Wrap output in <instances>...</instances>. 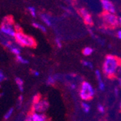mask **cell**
I'll use <instances>...</instances> for the list:
<instances>
[{
  "label": "cell",
  "mask_w": 121,
  "mask_h": 121,
  "mask_svg": "<svg viewBox=\"0 0 121 121\" xmlns=\"http://www.w3.org/2000/svg\"><path fill=\"white\" fill-rule=\"evenodd\" d=\"M121 64V59L117 57L109 54L104 58L102 70L108 78H112L117 75L118 68Z\"/></svg>",
  "instance_id": "1"
},
{
  "label": "cell",
  "mask_w": 121,
  "mask_h": 121,
  "mask_svg": "<svg viewBox=\"0 0 121 121\" xmlns=\"http://www.w3.org/2000/svg\"><path fill=\"white\" fill-rule=\"evenodd\" d=\"M95 95V89L93 86L87 81H84L80 88L79 96L83 101L92 99Z\"/></svg>",
  "instance_id": "2"
},
{
  "label": "cell",
  "mask_w": 121,
  "mask_h": 121,
  "mask_svg": "<svg viewBox=\"0 0 121 121\" xmlns=\"http://www.w3.org/2000/svg\"><path fill=\"white\" fill-rule=\"evenodd\" d=\"M17 42L23 47H35L36 46V42L35 39L27 35H25L22 32H17L14 36Z\"/></svg>",
  "instance_id": "3"
},
{
  "label": "cell",
  "mask_w": 121,
  "mask_h": 121,
  "mask_svg": "<svg viewBox=\"0 0 121 121\" xmlns=\"http://www.w3.org/2000/svg\"><path fill=\"white\" fill-rule=\"evenodd\" d=\"M102 17L104 23L110 27H117L119 25L118 18L115 14L104 12Z\"/></svg>",
  "instance_id": "4"
},
{
  "label": "cell",
  "mask_w": 121,
  "mask_h": 121,
  "mask_svg": "<svg viewBox=\"0 0 121 121\" xmlns=\"http://www.w3.org/2000/svg\"><path fill=\"white\" fill-rule=\"evenodd\" d=\"M48 107L49 103L46 99H38L34 103L33 110L35 112L43 113L44 111L47 110Z\"/></svg>",
  "instance_id": "5"
},
{
  "label": "cell",
  "mask_w": 121,
  "mask_h": 121,
  "mask_svg": "<svg viewBox=\"0 0 121 121\" xmlns=\"http://www.w3.org/2000/svg\"><path fill=\"white\" fill-rule=\"evenodd\" d=\"M0 31L4 34L9 36L14 37L15 35H16V31H15L14 27L12 25L11 23H9V21H6L3 23L2 26L0 27Z\"/></svg>",
  "instance_id": "6"
},
{
  "label": "cell",
  "mask_w": 121,
  "mask_h": 121,
  "mask_svg": "<svg viewBox=\"0 0 121 121\" xmlns=\"http://www.w3.org/2000/svg\"><path fill=\"white\" fill-rule=\"evenodd\" d=\"M101 4L104 12L111 13V14H114L115 12V5L110 0H102Z\"/></svg>",
  "instance_id": "7"
},
{
  "label": "cell",
  "mask_w": 121,
  "mask_h": 121,
  "mask_svg": "<svg viewBox=\"0 0 121 121\" xmlns=\"http://www.w3.org/2000/svg\"><path fill=\"white\" fill-rule=\"evenodd\" d=\"M79 11L84 23L88 25H92L93 24V19L92 16H91V15L89 14V12L85 8H81L79 9Z\"/></svg>",
  "instance_id": "8"
},
{
  "label": "cell",
  "mask_w": 121,
  "mask_h": 121,
  "mask_svg": "<svg viewBox=\"0 0 121 121\" xmlns=\"http://www.w3.org/2000/svg\"><path fill=\"white\" fill-rule=\"evenodd\" d=\"M30 115H31L33 121H46L47 120L46 115H44L43 113L33 112Z\"/></svg>",
  "instance_id": "9"
},
{
  "label": "cell",
  "mask_w": 121,
  "mask_h": 121,
  "mask_svg": "<svg viewBox=\"0 0 121 121\" xmlns=\"http://www.w3.org/2000/svg\"><path fill=\"white\" fill-rule=\"evenodd\" d=\"M95 75H96V78L97 79V81H98V86H99V89L100 91H104V88H105V85H104V83L102 81V75H101V73L99 70H97L95 71Z\"/></svg>",
  "instance_id": "10"
},
{
  "label": "cell",
  "mask_w": 121,
  "mask_h": 121,
  "mask_svg": "<svg viewBox=\"0 0 121 121\" xmlns=\"http://www.w3.org/2000/svg\"><path fill=\"white\" fill-rule=\"evenodd\" d=\"M40 18L42 20V21L45 23L46 24V25L48 26H51V24H52V21H51V17L48 15L47 14H42L40 15Z\"/></svg>",
  "instance_id": "11"
},
{
  "label": "cell",
  "mask_w": 121,
  "mask_h": 121,
  "mask_svg": "<svg viewBox=\"0 0 121 121\" xmlns=\"http://www.w3.org/2000/svg\"><path fill=\"white\" fill-rule=\"evenodd\" d=\"M15 83H17L19 90L21 92H22L23 90H24V86H24V81H23V80L20 78H15Z\"/></svg>",
  "instance_id": "12"
},
{
  "label": "cell",
  "mask_w": 121,
  "mask_h": 121,
  "mask_svg": "<svg viewBox=\"0 0 121 121\" xmlns=\"http://www.w3.org/2000/svg\"><path fill=\"white\" fill-rule=\"evenodd\" d=\"M33 26L34 28H35L40 30V31H42V32H43V33H46V31H47L46 28H45L44 25H43L38 23L33 22Z\"/></svg>",
  "instance_id": "13"
},
{
  "label": "cell",
  "mask_w": 121,
  "mask_h": 121,
  "mask_svg": "<svg viewBox=\"0 0 121 121\" xmlns=\"http://www.w3.org/2000/svg\"><path fill=\"white\" fill-rule=\"evenodd\" d=\"M82 53L84 56H89L93 53V49L89 47H86L83 49Z\"/></svg>",
  "instance_id": "14"
},
{
  "label": "cell",
  "mask_w": 121,
  "mask_h": 121,
  "mask_svg": "<svg viewBox=\"0 0 121 121\" xmlns=\"http://www.w3.org/2000/svg\"><path fill=\"white\" fill-rule=\"evenodd\" d=\"M82 108L84 112L87 113L90 111V105L88 103H86V102H83L82 103Z\"/></svg>",
  "instance_id": "15"
},
{
  "label": "cell",
  "mask_w": 121,
  "mask_h": 121,
  "mask_svg": "<svg viewBox=\"0 0 121 121\" xmlns=\"http://www.w3.org/2000/svg\"><path fill=\"white\" fill-rule=\"evenodd\" d=\"M56 81V76H53V75H49L47 78V83L48 85H53Z\"/></svg>",
  "instance_id": "16"
},
{
  "label": "cell",
  "mask_w": 121,
  "mask_h": 121,
  "mask_svg": "<svg viewBox=\"0 0 121 121\" xmlns=\"http://www.w3.org/2000/svg\"><path fill=\"white\" fill-rule=\"evenodd\" d=\"M82 65H84V67H87L90 69H92L93 68V65L92 63L89 62V61H87V60H82V61L81 62Z\"/></svg>",
  "instance_id": "17"
},
{
  "label": "cell",
  "mask_w": 121,
  "mask_h": 121,
  "mask_svg": "<svg viewBox=\"0 0 121 121\" xmlns=\"http://www.w3.org/2000/svg\"><path fill=\"white\" fill-rule=\"evenodd\" d=\"M13 112H14V109L13 108H10L6 113H5V115H4V119L6 120H9L10 117H11V116L12 115V114H13Z\"/></svg>",
  "instance_id": "18"
},
{
  "label": "cell",
  "mask_w": 121,
  "mask_h": 121,
  "mask_svg": "<svg viewBox=\"0 0 121 121\" xmlns=\"http://www.w3.org/2000/svg\"><path fill=\"white\" fill-rule=\"evenodd\" d=\"M16 58H17V60L19 62V63H22V64H28L29 63V62L27 61V59H25V58H23V57H22V56H20V55H17V57H16Z\"/></svg>",
  "instance_id": "19"
},
{
  "label": "cell",
  "mask_w": 121,
  "mask_h": 121,
  "mask_svg": "<svg viewBox=\"0 0 121 121\" xmlns=\"http://www.w3.org/2000/svg\"><path fill=\"white\" fill-rule=\"evenodd\" d=\"M10 51L12 53H13L14 54H15L16 56L17 55H20V49L17 47H12L11 49H10Z\"/></svg>",
  "instance_id": "20"
},
{
  "label": "cell",
  "mask_w": 121,
  "mask_h": 121,
  "mask_svg": "<svg viewBox=\"0 0 121 121\" xmlns=\"http://www.w3.org/2000/svg\"><path fill=\"white\" fill-rule=\"evenodd\" d=\"M28 11L30 12V15L33 17V18H35L36 17V10H35V8L33 7H29L28 8Z\"/></svg>",
  "instance_id": "21"
},
{
  "label": "cell",
  "mask_w": 121,
  "mask_h": 121,
  "mask_svg": "<svg viewBox=\"0 0 121 121\" xmlns=\"http://www.w3.org/2000/svg\"><path fill=\"white\" fill-rule=\"evenodd\" d=\"M55 42H56V46L58 47V48H61L62 47V43H61V41H60V39L59 38H56Z\"/></svg>",
  "instance_id": "22"
},
{
  "label": "cell",
  "mask_w": 121,
  "mask_h": 121,
  "mask_svg": "<svg viewBox=\"0 0 121 121\" xmlns=\"http://www.w3.org/2000/svg\"><path fill=\"white\" fill-rule=\"evenodd\" d=\"M97 109H98V111L100 112V113H104L105 112V109L104 107V106L102 105V104H99L97 106Z\"/></svg>",
  "instance_id": "23"
},
{
  "label": "cell",
  "mask_w": 121,
  "mask_h": 121,
  "mask_svg": "<svg viewBox=\"0 0 121 121\" xmlns=\"http://www.w3.org/2000/svg\"><path fill=\"white\" fill-rule=\"evenodd\" d=\"M4 79H5V76H4L3 72L2 70H0V82L3 81Z\"/></svg>",
  "instance_id": "24"
},
{
  "label": "cell",
  "mask_w": 121,
  "mask_h": 121,
  "mask_svg": "<svg viewBox=\"0 0 121 121\" xmlns=\"http://www.w3.org/2000/svg\"><path fill=\"white\" fill-rule=\"evenodd\" d=\"M69 87H70V88H71V89L73 90V89H75L76 88H77V86H76V84H75V83H70V84H69Z\"/></svg>",
  "instance_id": "25"
},
{
  "label": "cell",
  "mask_w": 121,
  "mask_h": 121,
  "mask_svg": "<svg viewBox=\"0 0 121 121\" xmlns=\"http://www.w3.org/2000/svg\"><path fill=\"white\" fill-rule=\"evenodd\" d=\"M117 75H118V77L121 76V64L118 68V70H117Z\"/></svg>",
  "instance_id": "26"
},
{
  "label": "cell",
  "mask_w": 121,
  "mask_h": 121,
  "mask_svg": "<svg viewBox=\"0 0 121 121\" xmlns=\"http://www.w3.org/2000/svg\"><path fill=\"white\" fill-rule=\"evenodd\" d=\"M33 74L34 76H35V77L39 76V75H40L39 72H38V71H37V70H34V71H33Z\"/></svg>",
  "instance_id": "27"
},
{
  "label": "cell",
  "mask_w": 121,
  "mask_h": 121,
  "mask_svg": "<svg viewBox=\"0 0 121 121\" xmlns=\"http://www.w3.org/2000/svg\"><path fill=\"white\" fill-rule=\"evenodd\" d=\"M25 121H33V120H32V117H31V115H27V117L25 118Z\"/></svg>",
  "instance_id": "28"
},
{
  "label": "cell",
  "mask_w": 121,
  "mask_h": 121,
  "mask_svg": "<svg viewBox=\"0 0 121 121\" xmlns=\"http://www.w3.org/2000/svg\"><path fill=\"white\" fill-rule=\"evenodd\" d=\"M18 101H19V104L20 105V104L22 103V102H23V97H22V95L20 96V97H19V99H18Z\"/></svg>",
  "instance_id": "29"
},
{
  "label": "cell",
  "mask_w": 121,
  "mask_h": 121,
  "mask_svg": "<svg viewBox=\"0 0 121 121\" xmlns=\"http://www.w3.org/2000/svg\"><path fill=\"white\" fill-rule=\"evenodd\" d=\"M117 37H118L120 39H121V30H120V31H117Z\"/></svg>",
  "instance_id": "30"
},
{
  "label": "cell",
  "mask_w": 121,
  "mask_h": 121,
  "mask_svg": "<svg viewBox=\"0 0 121 121\" xmlns=\"http://www.w3.org/2000/svg\"><path fill=\"white\" fill-rule=\"evenodd\" d=\"M117 82H118V85H119L120 87L121 88V76L118 77V78H117Z\"/></svg>",
  "instance_id": "31"
},
{
  "label": "cell",
  "mask_w": 121,
  "mask_h": 121,
  "mask_svg": "<svg viewBox=\"0 0 121 121\" xmlns=\"http://www.w3.org/2000/svg\"><path fill=\"white\" fill-rule=\"evenodd\" d=\"M115 94L116 96L118 95V89H117V88H115Z\"/></svg>",
  "instance_id": "32"
},
{
  "label": "cell",
  "mask_w": 121,
  "mask_h": 121,
  "mask_svg": "<svg viewBox=\"0 0 121 121\" xmlns=\"http://www.w3.org/2000/svg\"><path fill=\"white\" fill-rule=\"evenodd\" d=\"M118 21H119V25H121V17H119L118 18Z\"/></svg>",
  "instance_id": "33"
}]
</instances>
